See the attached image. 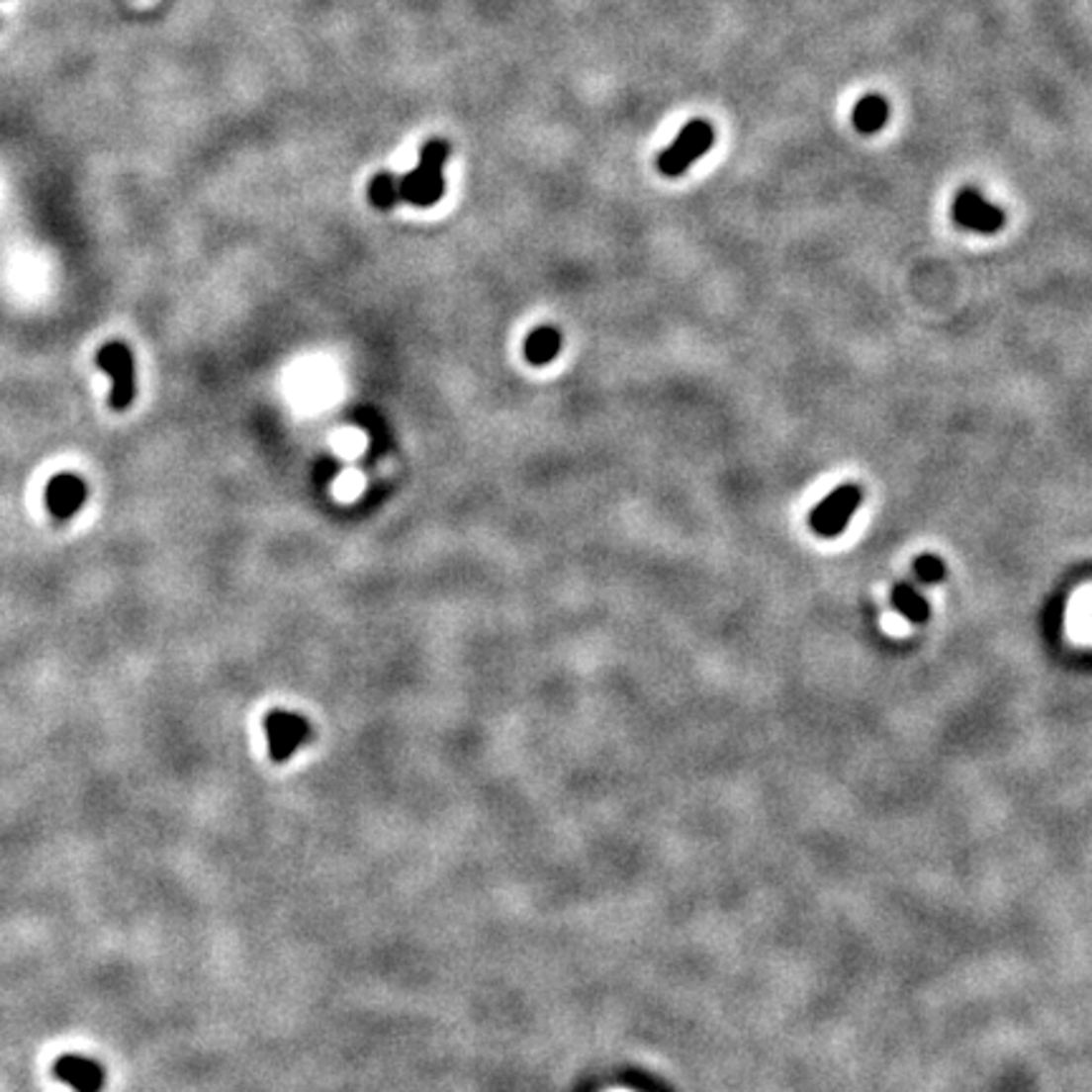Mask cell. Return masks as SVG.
Segmentation results:
<instances>
[{
    "label": "cell",
    "mask_w": 1092,
    "mask_h": 1092,
    "mask_svg": "<svg viewBox=\"0 0 1092 1092\" xmlns=\"http://www.w3.org/2000/svg\"><path fill=\"white\" fill-rule=\"evenodd\" d=\"M450 147L443 139H430L420 147V162L415 170L400 177V200L415 208H432L445 193L443 167Z\"/></svg>",
    "instance_id": "cell-1"
},
{
    "label": "cell",
    "mask_w": 1092,
    "mask_h": 1092,
    "mask_svg": "<svg viewBox=\"0 0 1092 1092\" xmlns=\"http://www.w3.org/2000/svg\"><path fill=\"white\" fill-rule=\"evenodd\" d=\"M713 139H716V132H713L711 122L705 120H693L678 132V136L673 139V144L668 149L658 154V170L660 175L666 177H681L682 172L693 165L700 154H705L713 147Z\"/></svg>",
    "instance_id": "cell-2"
},
{
    "label": "cell",
    "mask_w": 1092,
    "mask_h": 1092,
    "mask_svg": "<svg viewBox=\"0 0 1092 1092\" xmlns=\"http://www.w3.org/2000/svg\"><path fill=\"white\" fill-rule=\"evenodd\" d=\"M863 503V489L858 484H842L830 496L819 500L809 513V529L822 539H835L848 529L850 518Z\"/></svg>",
    "instance_id": "cell-3"
},
{
    "label": "cell",
    "mask_w": 1092,
    "mask_h": 1092,
    "mask_svg": "<svg viewBox=\"0 0 1092 1092\" xmlns=\"http://www.w3.org/2000/svg\"><path fill=\"white\" fill-rule=\"evenodd\" d=\"M99 370L107 372L112 377V403L114 410H127L130 408L132 398H135V359H132L130 347L125 341H107L97 354Z\"/></svg>",
    "instance_id": "cell-4"
},
{
    "label": "cell",
    "mask_w": 1092,
    "mask_h": 1092,
    "mask_svg": "<svg viewBox=\"0 0 1092 1092\" xmlns=\"http://www.w3.org/2000/svg\"><path fill=\"white\" fill-rule=\"evenodd\" d=\"M951 216H954L956 226L981 235L999 233L1001 228H1004V221H1007L1001 208H996L994 203H989L984 195L973 188H963L961 193L956 195Z\"/></svg>",
    "instance_id": "cell-5"
},
{
    "label": "cell",
    "mask_w": 1092,
    "mask_h": 1092,
    "mask_svg": "<svg viewBox=\"0 0 1092 1092\" xmlns=\"http://www.w3.org/2000/svg\"><path fill=\"white\" fill-rule=\"evenodd\" d=\"M51 1072L56 1080L66 1082L74 1092H102L104 1085H107V1069H104V1064L86 1057V1054H61L53 1062Z\"/></svg>",
    "instance_id": "cell-6"
},
{
    "label": "cell",
    "mask_w": 1092,
    "mask_h": 1092,
    "mask_svg": "<svg viewBox=\"0 0 1092 1092\" xmlns=\"http://www.w3.org/2000/svg\"><path fill=\"white\" fill-rule=\"evenodd\" d=\"M86 499V484L74 473H61V476L51 478L48 481V489H46V506L51 511L53 518L58 521H66V518L74 516L81 508Z\"/></svg>",
    "instance_id": "cell-7"
},
{
    "label": "cell",
    "mask_w": 1092,
    "mask_h": 1092,
    "mask_svg": "<svg viewBox=\"0 0 1092 1092\" xmlns=\"http://www.w3.org/2000/svg\"><path fill=\"white\" fill-rule=\"evenodd\" d=\"M266 734H268V744H271L273 757L286 759L291 757V751H294L296 746L309 739V723L304 721V718L294 716V713L273 711L271 716L266 718Z\"/></svg>",
    "instance_id": "cell-8"
},
{
    "label": "cell",
    "mask_w": 1092,
    "mask_h": 1092,
    "mask_svg": "<svg viewBox=\"0 0 1092 1092\" xmlns=\"http://www.w3.org/2000/svg\"><path fill=\"white\" fill-rule=\"evenodd\" d=\"M890 117V104L882 94H867L860 99L853 109V127L860 135H875L887 125Z\"/></svg>",
    "instance_id": "cell-9"
},
{
    "label": "cell",
    "mask_w": 1092,
    "mask_h": 1092,
    "mask_svg": "<svg viewBox=\"0 0 1092 1092\" xmlns=\"http://www.w3.org/2000/svg\"><path fill=\"white\" fill-rule=\"evenodd\" d=\"M559 349H562V334L554 326H539L523 341V357L529 359V364H534V367L552 362Z\"/></svg>",
    "instance_id": "cell-10"
},
{
    "label": "cell",
    "mask_w": 1092,
    "mask_h": 1092,
    "mask_svg": "<svg viewBox=\"0 0 1092 1092\" xmlns=\"http://www.w3.org/2000/svg\"><path fill=\"white\" fill-rule=\"evenodd\" d=\"M890 602H893V607L903 614L905 620L913 622V625L926 622L928 614H931V607H928L926 597H923L918 590H913V585H908V582H898V585L893 587V592H890Z\"/></svg>",
    "instance_id": "cell-11"
},
{
    "label": "cell",
    "mask_w": 1092,
    "mask_h": 1092,
    "mask_svg": "<svg viewBox=\"0 0 1092 1092\" xmlns=\"http://www.w3.org/2000/svg\"><path fill=\"white\" fill-rule=\"evenodd\" d=\"M367 195H370L375 208L390 211L400 203V177H395L393 172H380V175L372 177Z\"/></svg>",
    "instance_id": "cell-12"
},
{
    "label": "cell",
    "mask_w": 1092,
    "mask_h": 1092,
    "mask_svg": "<svg viewBox=\"0 0 1092 1092\" xmlns=\"http://www.w3.org/2000/svg\"><path fill=\"white\" fill-rule=\"evenodd\" d=\"M913 572H916V580L923 582V585H936L946 577V564L936 554H921L913 562Z\"/></svg>",
    "instance_id": "cell-13"
}]
</instances>
